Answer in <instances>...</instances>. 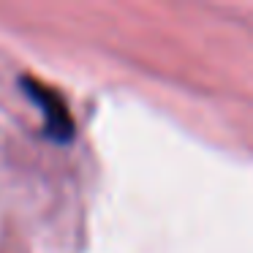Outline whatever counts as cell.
Listing matches in <instances>:
<instances>
[{
  "instance_id": "6da1fadb",
  "label": "cell",
  "mask_w": 253,
  "mask_h": 253,
  "mask_svg": "<svg viewBox=\"0 0 253 253\" xmlns=\"http://www.w3.org/2000/svg\"><path fill=\"white\" fill-rule=\"evenodd\" d=\"M28 95L39 104L41 115H44V126L46 133H49L55 142H68L74 136V117L68 112L66 101L57 90H52L49 84L44 82H36V79H22Z\"/></svg>"
}]
</instances>
